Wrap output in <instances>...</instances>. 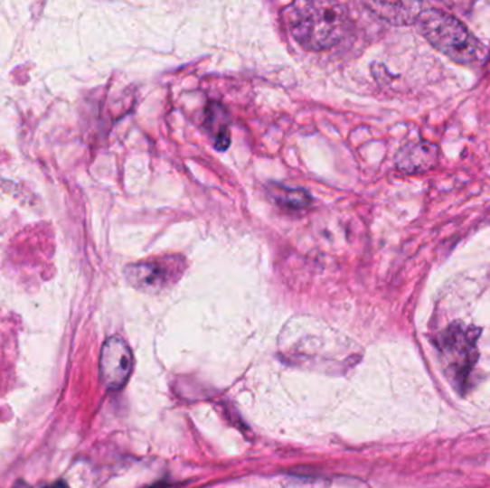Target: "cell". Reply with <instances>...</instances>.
Segmentation results:
<instances>
[{
  "label": "cell",
  "mask_w": 490,
  "mask_h": 488,
  "mask_svg": "<svg viewBox=\"0 0 490 488\" xmlns=\"http://www.w3.org/2000/svg\"><path fill=\"white\" fill-rule=\"evenodd\" d=\"M187 267V259L183 255H158L128 265L125 268V278L129 286L142 293L161 294L180 281Z\"/></svg>",
  "instance_id": "obj_4"
},
{
  "label": "cell",
  "mask_w": 490,
  "mask_h": 488,
  "mask_svg": "<svg viewBox=\"0 0 490 488\" xmlns=\"http://www.w3.org/2000/svg\"><path fill=\"white\" fill-rule=\"evenodd\" d=\"M438 146L428 141L411 142L397 152L396 166L404 174L428 173L438 161Z\"/></svg>",
  "instance_id": "obj_6"
},
{
  "label": "cell",
  "mask_w": 490,
  "mask_h": 488,
  "mask_svg": "<svg viewBox=\"0 0 490 488\" xmlns=\"http://www.w3.org/2000/svg\"><path fill=\"white\" fill-rule=\"evenodd\" d=\"M278 201L287 203L291 208H306L310 205L311 198L304 190H286V188H278L276 193Z\"/></svg>",
  "instance_id": "obj_9"
},
{
  "label": "cell",
  "mask_w": 490,
  "mask_h": 488,
  "mask_svg": "<svg viewBox=\"0 0 490 488\" xmlns=\"http://www.w3.org/2000/svg\"><path fill=\"white\" fill-rule=\"evenodd\" d=\"M134 367V357L127 341L121 337H111L105 341L100 351L99 375L100 381L108 389L117 391L121 389L129 377Z\"/></svg>",
  "instance_id": "obj_5"
},
{
  "label": "cell",
  "mask_w": 490,
  "mask_h": 488,
  "mask_svg": "<svg viewBox=\"0 0 490 488\" xmlns=\"http://www.w3.org/2000/svg\"><path fill=\"white\" fill-rule=\"evenodd\" d=\"M48 488H66L65 485L62 484V483H58V484L52 485V487Z\"/></svg>",
  "instance_id": "obj_11"
},
{
  "label": "cell",
  "mask_w": 490,
  "mask_h": 488,
  "mask_svg": "<svg viewBox=\"0 0 490 488\" xmlns=\"http://www.w3.org/2000/svg\"><path fill=\"white\" fill-rule=\"evenodd\" d=\"M366 6L380 19L391 24H416L419 16L426 7L425 5L418 4V2H397V4L372 2V4H366Z\"/></svg>",
  "instance_id": "obj_7"
},
{
  "label": "cell",
  "mask_w": 490,
  "mask_h": 488,
  "mask_svg": "<svg viewBox=\"0 0 490 488\" xmlns=\"http://www.w3.org/2000/svg\"><path fill=\"white\" fill-rule=\"evenodd\" d=\"M284 19L291 36L311 52L340 43L350 26L349 9L339 2H296L284 11Z\"/></svg>",
  "instance_id": "obj_1"
},
{
  "label": "cell",
  "mask_w": 490,
  "mask_h": 488,
  "mask_svg": "<svg viewBox=\"0 0 490 488\" xmlns=\"http://www.w3.org/2000/svg\"><path fill=\"white\" fill-rule=\"evenodd\" d=\"M205 127L218 151H225L230 145V127L228 117L221 105L211 104L208 107Z\"/></svg>",
  "instance_id": "obj_8"
},
{
  "label": "cell",
  "mask_w": 490,
  "mask_h": 488,
  "mask_svg": "<svg viewBox=\"0 0 490 488\" xmlns=\"http://www.w3.org/2000/svg\"><path fill=\"white\" fill-rule=\"evenodd\" d=\"M416 24L433 48L459 65H479L486 59V48L479 39L448 12L425 7Z\"/></svg>",
  "instance_id": "obj_2"
},
{
  "label": "cell",
  "mask_w": 490,
  "mask_h": 488,
  "mask_svg": "<svg viewBox=\"0 0 490 488\" xmlns=\"http://www.w3.org/2000/svg\"><path fill=\"white\" fill-rule=\"evenodd\" d=\"M14 488H31V487H29V485L26 484V483L19 482V483H16V484L14 485Z\"/></svg>",
  "instance_id": "obj_10"
},
{
  "label": "cell",
  "mask_w": 490,
  "mask_h": 488,
  "mask_svg": "<svg viewBox=\"0 0 490 488\" xmlns=\"http://www.w3.org/2000/svg\"><path fill=\"white\" fill-rule=\"evenodd\" d=\"M477 328L452 324L438 337V350L442 352L446 371L457 389H465L473 365L477 360Z\"/></svg>",
  "instance_id": "obj_3"
}]
</instances>
